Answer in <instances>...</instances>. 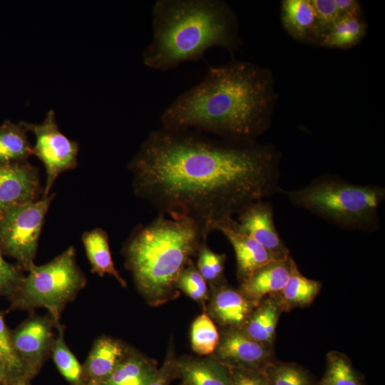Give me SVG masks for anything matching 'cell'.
Listing matches in <instances>:
<instances>
[{"label":"cell","mask_w":385,"mask_h":385,"mask_svg":"<svg viewBox=\"0 0 385 385\" xmlns=\"http://www.w3.org/2000/svg\"><path fill=\"white\" fill-rule=\"evenodd\" d=\"M279 152L192 129L151 130L128 164L134 193L159 215L215 226L279 192Z\"/></svg>","instance_id":"6da1fadb"},{"label":"cell","mask_w":385,"mask_h":385,"mask_svg":"<svg viewBox=\"0 0 385 385\" xmlns=\"http://www.w3.org/2000/svg\"><path fill=\"white\" fill-rule=\"evenodd\" d=\"M54 196L49 194L0 214V248L26 272L34 265L39 237Z\"/></svg>","instance_id":"52a82bcc"},{"label":"cell","mask_w":385,"mask_h":385,"mask_svg":"<svg viewBox=\"0 0 385 385\" xmlns=\"http://www.w3.org/2000/svg\"><path fill=\"white\" fill-rule=\"evenodd\" d=\"M17 264H12L4 259L0 248V297L10 299L20 289L26 274Z\"/></svg>","instance_id":"4dcf8cb0"},{"label":"cell","mask_w":385,"mask_h":385,"mask_svg":"<svg viewBox=\"0 0 385 385\" xmlns=\"http://www.w3.org/2000/svg\"><path fill=\"white\" fill-rule=\"evenodd\" d=\"M178 376L183 385H232L228 369L212 356L177 359Z\"/></svg>","instance_id":"e0dca14e"},{"label":"cell","mask_w":385,"mask_h":385,"mask_svg":"<svg viewBox=\"0 0 385 385\" xmlns=\"http://www.w3.org/2000/svg\"><path fill=\"white\" fill-rule=\"evenodd\" d=\"M87 282L78 267L75 248L69 246L50 262L35 264L27 271L20 289L11 297L10 310L44 308L56 324L66 306Z\"/></svg>","instance_id":"8992f818"},{"label":"cell","mask_w":385,"mask_h":385,"mask_svg":"<svg viewBox=\"0 0 385 385\" xmlns=\"http://www.w3.org/2000/svg\"><path fill=\"white\" fill-rule=\"evenodd\" d=\"M56 323L48 316L31 314L11 330L15 351L21 361L24 376L34 378L51 356Z\"/></svg>","instance_id":"9c48e42d"},{"label":"cell","mask_w":385,"mask_h":385,"mask_svg":"<svg viewBox=\"0 0 385 385\" xmlns=\"http://www.w3.org/2000/svg\"><path fill=\"white\" fill-rule=\"evenodd\" d=\"M207 237L190 219L163 215L133 229L122 253L136 289L148 304L160 306L178 296V278Z\"/></svg>","instance_id":"277c9868"},{"label":"cell","mask_w":385,"mask_h":385,"mask_svg":"<svg viewBox=\"0 0 385 385\" xmlns=\"http://www.w3.org/2000/svg\"><path fill=\"white\" fill-rule=\"evenodd\" d=\"M177 359L172 348L166 355L165 361L149 385H170L171 381L178 377L177 369Z\"/></svg>","instance_id":"e575fe53"},{"label":"cell","mask_w":385,"mask_h":385,"mask_svg":"<svg viewBox=\"0 0 385 385\" xmlns=\"http://www.w3.org/2000/svg\"><path fill=\"white\" fill-rule=\"evenodd\" d=\"M78 385H88V384H86V383H83V382H82L81 384H78Z\"/></svg>","instance_id":"f35d334b"},{"label":"cell","mask_w":385,"mask_h":385,"mask_svg":"<svg viewBox=\"0 0 385 385\" xmlns=\"http://www.w3.org/2000/svg\"><path fill=\"white\" fill-rule=\"evenodd\" d=\"M227 367L262 370L274 360L273 348H270L248 336L240 329H223L219 344L212 355Z\"/></svg>","instance_id":"30bf717a"},{"label":"cell","mask_w":385,"mask_h":385,"mask_svg":"<svg viewBox=\"0 0 385 385\" xmlns=\"http://www.w3.org/2000/svg\"><path fill=\"white\" fill-rule=\"evenodd\" d=\"M321 288L320 282L302 275L295 264L284 288L274 295L282 311L289 312L309 305L320 292Z\"/></svg>","instance_id":"7402d4cb"},{"label":"cell","mask_w":385,"mask_h":385,"mask_svg":"<svg viewBox=\"0 0 385 385\" xmlns=\"http://www.w3.org/2000/svg\"><path fill=\"white\" fill-rule=\"evenodd\" d=\"M21 123L35 136L33 153L45 167L46 179L43 196H47L58 177L78 165V143L60 131L53 110L47 112L41 123Z\"/></svg>","instance_id":"ba28073f"},{"label":"cell","mask_w":385,"mask_h":385,"mask_svg":"<svg viewBox=\"0 0 385 385\" xmlns=\"http://www.w3.org/2000/svg\"><path fill=\"white\" fill-rule=\"evenodd\" d=\"M41 192L38 168L27 160L0 163V214L38 200Z\"/></svg>","instance_id":"8fae6325"},{"label":"cell","mask_w":385,"mask_h":385,"mask_svg":"<svg viewBox=\"0 0 385 385\" xmlns=\"http://www.w3.org/2000/svg\"><path fill=\"white\" fill-rule=\"evenodd\" d=\"M197 255L196 267L205 280L212 286L223 283L226 255L213 252L207 246V240L201 245Z\"/></svg>","instance_id":"f1b7e54d"},{"label":"cell","mask_w":385,"mask_h":385,"mask_svg":"<svg viewBox=\"0 0 385 385\" xmlns=\"http://www.w3.org/2000/svg\"><path fill=\"white\" fill-rule=\"evenodd\" d=\"M282 193L294 205L347 230L372 232L380 225L379 209L385 188L357 185L337 175H322L306 186Z\"/></svg>","instance_id":"5b68a950"},{"label":"cell","mask_w":385,"mask_h":385,"mask_svg":"<svg viewBox=\"0 0 385 385\" xmlns=\"http://www.w3.org/2000/svg\"><path fill=\"white\" fill-rule=\"evenodd\" d=\"M326 359V369L317 385H364L347 356L332 351Z\"/></svg>","instance_id":"484cf974"},{"label":"cell","mask_w":385,"mask_h":385,"mask_svg":"<svg viewBox=\"0 0 385 385\" xmlns=\"http://www.w3.org/2000/svg\"><path fill=\"white\" fill-rule=\"evenodd\" d=\"M129 349L120 340L103 336L97 339L83 367V382L101 385L113 373Z\"/></svg>","instance_id":"2e32d148"},{"label":"cell","mask_w":385,"mask_h":385,"mask_svg":"<svg viewBox=\"0 0 385 385\" xmlns=\"http://www.w3.org/2000/svg\"><path fill=\"white\" fill-rule=\"evenodd\" d=\"M227 368L229 370L232 385H270L262 370Z\"/></svg>","instance_id":"836d02e7"},{"label":"cell","mask_w":385,"mask_h":385,"mask_svg":"<svg viewBox=\"0 0 385 385\" xmlns=\"http://www.w3.org/2000/svg\"><path fill=\"white\" fill-rule=\"evenodd\" d=\"M176 289L181 290L195 302L205 304L208 299L207 282L191 260L180 274Z\"/></svg>","instance_id":"f546056e"},{"label":"cell","mask_w":385,"mask_h":385,"mask_svg":"<svg viewBox=\"0 0 385 385\" xmlns=\"http://www.w3.org/2000/svg\"><path fill=\"white\" fill-rule=\"evenodd\" d=\"M152 14V39L142 58L153 70L175 69L212 47L233 51L240 43L237 16L221 0H157Z\"/></svg>","instance_id":"3957f363"},{"label":"cell","mask_w":385,"mask_h":385,"mask_svg":"<svg viewBox=\"0 0 385 385\" xmlns=\"http://www.w3.org/2000/svg\"><path fill=\"white\" fill-rule=\"evenodd\" d=\"M158 369L154 359L128 349L113 373L101 385H149Z\"/></svg>","instance_id":"ffe728a7"},{"label":"cell","mask_w":385,"mask_h":385,"mask_svg":"<svg viewBox=\"0 0 385 385\" xmlns=\"http://www.w3.org/2000/svg\"><path fill=\"white\" fill-rule=\"evenodd\" d=\"M281 19L287 31L297 39L317 36V16L311 0H284Z\"/></svg>","instance_id":"44dd1931"},{"label":"cell","mask_w":385,"mask_h":385,"mask_svg":"<svg viewBox=\"0 0 385 385\" xmlns=\"http://www.w3.org/2000/svg\"><path fill=\"white\" fill-rule=\"evenodd\" d=\"M295 264L291 255L273 260L241 282L239 289L247 299L258 303L284 288Z\"/></svg>","instance_id":"9a60e30c"},{"label":"cell","mask_w":385,"mask_h":385,"mask_svg":"<svg viewBox=\"0 0 385 385\" xmlns=\"http://www.w3.org/2000/svg\"><path fill=\"white\" fill-rule=\"evenodd\" d=\"M27 133L21 122L6 120L0 125V163L26 161L34 155Z\"/></svg>","instance_id":"603a6c76"},{"label":"cell","mask_w":385,"mask_h":385,"mask_svg":"<svg viewBox=\"0 0 385 385\" xmlns=\"http://www.w3.org/2000/svg\"><path fill=\"white\" fill-rule=\"evenodd\" d=\"M276 93L271 72L247 61L207 66L203 78L162 112L163 127L257 141L270 127Z\"/></svg>","instance_id":"7a4b0ae2"},{"label":"cell","mask_w":385,"mask_h":385,"mask_svg":"<svg viewBox=\"0 0 385 385\" xmlns=\"http://www.w3.org/2000/svg\"><path fill=\"white\" fill-rule=\"evenodd\" d=\"M317 16V36L322 38L342 16L335 0H311Z\"/></svg>","instance_id":"d6a6232c"},{"label":"cell","mask_w":385,"mask_h":385,"mask_svg":"<svg viewBox=\"0 0 385 385\" xmlns=\"http://www.w3.org/2000/svg\"><path fill=\"white\" fill-rule=\"evenodd\" d=\"M0 352L6 363L13 379L24 376V368L12 342L11 330L6 325L0 311Z\"/></svg>","instance_id":"1f68e13d"},{"label":"cell","mask_w":385,"mask_h":385,"mask_svg":"<svg viewBox=\"0 0 385 385\" xmlns=\"http://www.w3.org/2000/svg\"><path fill=\"white\" fill-rule=\"evenodd\" d=\"M335 2L342 16L360 14V4L357 1L335 0Z\"/></svg>","instance_id":"d590c367"},{"label":"cell","mask_w":385,"mask_h":385,"mask_svg":"<svg viewBox=\"0 0 385 385\" xmlns=\"http://www.w3.org/2000/svg\"><path fill=\"white\" fill-rule=\"evenodd\" d=\"M219 342L220 334L212 319L205 312L199 315L191 326L192 349L200 356H208L214 353Z\"/></svg>","instance_id":"83f0119b"},{"label":"cell","mask_w":385,"mask_h":385,"mask_svg":"<svg viewBox=\"0 0 385 385\" xmlns=\"http://www.w3.org/2000/svg\"><path fill=\"white\" fill-rule=\"evenodd\" d=\"M270 385H317L313 376L297 363L273 360L263 369Z\"/></svg>","instance_id":"4316f807"},{"label":"cell","mask_w":385,"mask_h":385,"mask_svg":"<svg viewBox=\"0 0 385 385\" xmlns=\"http://www.w3.org/2000/svg\"><path fill=\"white\" fill-rule=\"evenodd\" d=\"M215 230L222 233L233 247L237 262V275L240 282L265 265L284 258L273 254L253 237L240 231L233 217L217 223Z\"/></svg>","instance_id":"4fadbf2b"},{"label":"cell","mask_w":385,"mask_h":385,"mask_svg":"<svg viewBox=\"0 0 385 385\" xmlns=\"http://www.w3.org/2000/svg\"><path fill=\"white\" fill-rule=\"evenodd\" d=\"M237 228L249 235L267 250L279 257L290 254L274 221V210L270 202L258 200L237 215Z\"/></svg>","instance_id":"7c38bea8"},{"label":"cell","mask_w":385,"mask_h":385,"mask_svg":"<svg viewBox=\"0 0 385 385\" xmlns=\"http://www.w3.org/2000/svg\"><path fill=\"white\" fill-rule=\"evenodd\" d=\"M91 272L100 277L108 274L113 277L123 287L127 286L125 280L115 269L109 247L108 236L106 230L96 227L86 231L81 237Z\"/></svg>","instance_id":"d6986e66"},{"label":"cell","mask_w":385,"mask_h":385,"mask_svg":"<svg viewBox=\"0 0 385 385\" xmlns=\"http://www.w3.org/2000/svg\"><path fill=\"white\" fill-rule=\"evenodd\" d=\"M56 334L51 356L61 374L72 385L83 382V367L64 339L65 327L60 322L56 324Z\"/></svg>","instance_id":"d4e9b609"},{"label":"cell","mask_w":385,"mask_h":385,"mask_svg":"<svg viewBox=\"0 0 385 385\" xmlns=\"http://www.w3.org/2000/svg\"><path fill=\"white\" fill-rule=\"evenodd\" d=\"M30 381L31 379L23 376L11 379L5 385H31Z\"/></svg>","instance_id":"74e56055"},{"label":"cell","mask_w":385,"mask_h":385,"mask_svg":"<svg viewBox=\"0 0 385 385\" xmlns=\"http://www.w3.org/2000/svg\"><path fill=\"white\" fill-rule=\"evenodd\" d=\"M11 379H13V378L0 352V385H5Z\"/></svg>","instance_id":"8d00e7d4"},{"label":"cell","mask_w":385,"mask_h":385,"mask_svg":"<svg viewBox=\"0 0 385 385\" xmlns=\"http://www.w3.org/2000/svg\"><path fill=\"white\" fill-rule=\"evenodd\" d=\"M282 312L276 297L268 296L257 304L240 330L251 339L273 348Z\"/></svg>","instance_id":"ac0fdd59"},{"label":"cell","mask_w":385,"mask_h":385,"mask_svg":"<svg viewBox=\"0 0 385 385\" xmlns=\"http://www.w3.org/2000/svg\"><path fill=\"white\" fill-rule=\"evenodd\" d=\"M208 315L224 329H242L257 302L224 283L212 286Z\"/></svg>","instance_id":"5bb4252c"},{"label":"cell","mask_w":385,"mask_h":385,"mask_svg":"<svg viewBox=\"0 0 385 385\" xmlns=\"http://www.w3.org/2000/svg\"><path fill=\"white\" fill-rule=\"evenodd\" d=\"M366 27L359 15L341 16L321 38V44L337 48L351 47L364 37Z\"/></svg>","instance_id":"cb8c5ba5"},{"label":"cell","mask_w":385,"mask_h":385,"mask_svg":"<svg viewBox=\"0 0 385 385\" xmlns=\"http://www.w3.org/2000/svg\"><path fill=\"white\" fill-rule=\"evenodd\" d=\"M181 385H183V384Z\"/></svg>","instance_id":"ab89813d"}]
</instances>
